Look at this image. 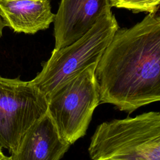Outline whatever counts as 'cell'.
Segmentation results:
<instances>
[{
  "instance_id": "1",
  "label": "cell",
  "mask_w": 160,
  "mask_h": 160,
  "mask_svg": "<svg viewBox=\"0 0 160 160\" xmlns=\"http://www.w3.org/2000/svg\"><path fill=\"white\" fill-rule=\"evenodd\" d=\"M95 76L100 103L131 113L160 100V17L118 28L99 60Z\"/></svg>"
},
{
  "instance_id": "2",
  "label": "cell",
  "mask_w": 160,
  "mask_h": 160,
  "mask_svg": "<svg viewBox=\"0 0 160 160\" xmlns=\"http://www.w3.org/2000/svg\"><path fill=\"white\" fill-rule=\"evenodd\" d=\"M92 160H160V113L104 122L88 148Z\"/></svg>"
},
{
  "instance_id": "3",
  "label": "cell",
  "mask_w": 160,
  "mask_h": 160,
  "mask_svg": "<svg viewBox=\"0 0 160 160\" xmlns=\"http://www.w3.org/2000/svg\"><path fill=\"white\" fill-rule=\"evenodd\" d=\"M93 63L58 86L47 97L48 112L60 136L70 145L86 133L100 104Z\"/></svg>"
},
{
  "instance_id": "4",
  "label": "cell",
  "mask_w": 160,
  "mask_h": 160,
  "mask_svg": "<svg viewBox=\"0 0 160 160\" xmlns=\"http://www.w3.org/2000/svg\"><path fill=\"white\" fill-rule=\"evenodd\" d=\"M118 28L112 12L104 15L80 39L61 49H54L32 81L47 97L62 82L98 62Z\"/></svg>"
},
{
  "instance_id": "5",
  "label": "cell",
  "mask_w": 160,
  "mask_h": 160,
  "mask_svg": "<svg viewBox=\"0 0 160 160\" xmlns=\"http://www.w3.org/2000/svg\"><path fill=\"white\" fill-rule=\"evenodd\" d=\"M46 96L31 81L0 76V148L11 154L31 126L48 111Z\"/></svg>"
},
{
  "instance_id": "6",
  "label": "cell",
  "mask_w": 160,
  "mask_h": 160,
  "mask_svg": "<svg viewBox=\"0 0 160 160\" xmlns=\"http://www.w3.org/2000/svg\"><path fill=\"white\" fill-rule=\"evenodd\" d=\"M109 0H61L54 19V49L74 42L104 15L111 13Z\"/></svg>"
},
{
  "instance_id": "7",
  "label": "cell",
  "mask_w": 160,
  "mask_h": 160,
  "mask_svg": "<svg viewBox=\"0 0 160 160\" xmlns=\"http://www.w3.org/2000/svg\"><path fill=\"white\" fill-rule=\"evenodd\" d=\"M70 146L47 111L27 131L11 157L12 160H60Z\"/></svg>"
},
{
  "instance_id": "8",
  "label": "cell",
  "mask_w": 160,
  "mask_h": 160,
  "mask_svg": "<svg viewBox=\"0 0 160 160\" xmlns=\"http://www.w3.org/2000/svg\"><path fill=\"white\" fill-rule=\"evenodd\" d=\"M0 15L14 32L31 34L48 29L55 16L49 0H0Z\"/></svg>"
},
{
  "instance_id": "9",
  "label": "cell",
  "mask_w": 160,
  "mask_h": 160,
  "mask_svg": "<svg viewBox=\"0 0 160 160\" xmlns=\"http://www.w3.org/2000/svg\"><path fill=\"white\" fill-rule=\"evenodd\" d=\"M111 7L124 8L133 12H147L156 14L159 9L160 0H109Z\"/></svg>"
},
{
  "instance_id": "10",
  "label": "cell",
  "mask_w": 160,
  "mask_h": 160,
  "mask_svg": "<svg viewBox=\"0 0 160 160\" xmlns=\"http://www.w3.org/2000/svg\"><path fill=\"white\" fill-rule=\"evenodd\" d=\"M6 27V24L4 22L1 15H0V38L2 37V32H3V29L4 28Z\"/></svg>"
},
{
  "instance_id": "11",
  "label": "cell",
  "mask_w": 160,
  "mask_h": 160,
  "mask_svg": "<svg viewBox=\"0 0 160 160\" xmlns=\"http://www.w3.org/2000/svg\"><path fill=\"white\" fill-rule=\"evenodd\" d=\"M0 160H12L11 156H7L3 153L2 151V148H0Z\"/></svg>"
}]
</instances>
